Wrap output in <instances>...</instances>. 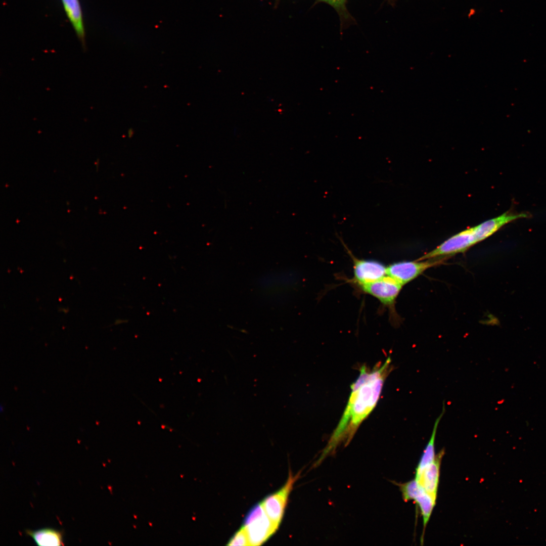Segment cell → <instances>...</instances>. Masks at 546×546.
Listing matches in <instances>:
<instances>
[{
    "label": "cell",
    "mask_w": 546,
    "mask_h": 546,
    "mask_svg": "<svg viewBox=\"0 0 546 546\" xmlns=\"http://www.w3.org/2000/svg\"><path fill=\"white\" fill-rule=\"evenodd\" d=\"M444 453L442 449L435 456L433 462L428 465L418 475L415 479L425 491L436 502L439 483L441 459Z\"/></svg>",
    "instance_id": "obj_8"
},
{
    "label": "cell",
    "mask_w": 546,
    "mask_h": 546,
    "mask_svg": "<svg viewBox=\"0 0 546 546\" xmlns=\"http://www.w3.org/2000/svg\"><path fill=\"white\" fill-rule=\"evenodd\" d=\"M445 406L443 401L442 412L435 420L431 437L424 450L423 453L421 456L420 462L416 468L415 475L419 474L424 468L433 462L435 459L436 456L435 454L434 448L435 436L438 424L445 413Z\"/></svg>",
    "instance_id": "obj_11"
},
{
    "label": "cell",
    "mask_w": 546,
    "mask_h": 546,
    "mask_svg": "<svg viewBox=\"0 0 546 546\" xmlns=\"http://www.w3.org/2000/svg\"><path fill=\"white\" fill-rule=\"evenodd\" d=\"M391 362L388 357L382 365L372 369L365 366L360 368L359 376L351 385L350 395L342 417L314 466L335 452L341 442H344L345 446L350 443L361 422L376 406L384 381L392 370Z\"/></svg>",
    "instance_id": "obj_1"
},
{
    "label": "cell",
    "mask_w": 546,
    "mask_h": 546,
    "mask_svg": "<svg viewBox=\"0 0 546 546\" xmlns=\"http://www.w3.org/2000/svg\"><path fill=\"white\" fill-rule=\"evenodd\" d=\"M4 407H3V405L1 404V406H0V411H1V412L2 413L4 411Z\"/></svg>",
    "instance_id": "obj_15"
},
{
    "label": "cell",
    "mask_w": 546,
    "mask_h": 546,
    "mask_svg": "<svg viewBox=\"0 0 546 546\" xmlns=\"http://www.w3.org/2000/svg\"><path fill=\"white\" fill-rule=\"evenodd\" d=\"M300 474V472L293 476L290 472L284 486L276 492L267 496L261 502L269 519L278 527L283 519L289 494Z\"/></svg>",
    "instance_id": "obj_4"
},
{
    "label": "cell",
    "mask_w": 546,
    "mask_h": 546,
    "mask_svg": "<svg viewBox=\"0 0 546 546\" xmlns=\"http://www.w3.org/2000/svg\"><path fill=\"white\" fill-rule=\"evenodd\" d=\"M354 280L360 286L378 281L387 275V267L372 260L353 258Z\"/></svg>",
    "instance_id": "obj_7"
},
{
    "label": "cell",
    "mask_w": 546,
    "mask_h": 546,
    "mask_svg": "<svg viewBox=\"0 0 546 546\" xmlns=\"http://www.w3.org/2000/svg\"><path fill=\"white\" fill-rule=\"evenodd\" d=\"M443 260L439 258L424 261L416 260L396 262L387 267V275L403 286L416 278L428 268L441 264Z\"/></svg>",
    "instance_id": "obj_5"
},
{
    "label": "cell",
    "mask_w": 546,
    "mask_h": 546,
    "mask_svg": "<svg viewBox=\"0 0 546 546\" xmlns=\"http://www.w3.org/2000/svg\"><path fill=\"white\" fill-rule=\"evenodd\" d=\"M26 533L31 536L38 545H63V533L53 528H45L33 531L26 530Z\"/></svg>",
    "instance_id": "obj_10"
},
{
    "label": "cell",
    "mask_w": 546,
    "mask_h": 546,
    "mask_svg": "<svg viewBox=\"0 0 546 546\" xmlns=\"http://www.w3.org/2000/svg\"><path fill=\"white\" fill-rule=\"evenodd\" d=\"M66 14L76 34L85 50V31L82 9L79 0H61Z\"/></svg>",
    "instance_id": "obj_9"
},
{
    "label": "cell",
    "mask_w": 546,
    "mask_h": 546,
    "mask_svg": "<svg viewBox=\"0 0 546 546\" xmlns=\"http://www.w3.org/2000/svg\"><path fill=\"white\" fill-rule=\"evenodd\" d=\"M228 545H250L247 533L243 527L237 531L230 538Z\"/></svg>",
    "instance_id": "obj_14"
},
{
    "label": "cell",
    "mask_w": 546,
    "mask_h": 546,
    "mask_svg": "<svg viewBox=\"0 0 546 546\" xmlns=\"http://www.w3.org/2000/svg\"><path fill=\"white\" fill-rule=\"evenodd\" d=\"M318 2L326 3L333 7L338 13L341 19L347 20L350 15L346 4L347 0H316Z\"/></svg>",
    "instance_id": "obj_13"
},
{
    "label": "cell",
    "mask_w": 546,
    "mask_h": 546,
    "mask_svg": "<svg viewBox=\"0 0 546 546\" xmlns=\"http://www.w3.org/2000/svg\"><path fill=\"white\" fill-rule=\"evenodd\" d=\"M412 500H414L417 505L418 506L420 509L421 515L423 518V529L424 532L425 527L429 522L433 508L436 504V502L433 500L431 497L420 485Z\"/></svg>",
    "instance_id": "obj_12"
},
{
    "label": "cell",
    "mask_w": 546,
    "mask_h": 546,
    "mask_svg": "<svg viewBox=\"0 0 546 546\" xmlns=\"http://www.w3.org/2000/svg\"><path fill=\"white\" fill-rule=\"evenodd\" d=\"M490 235L488 227L484 221L453 235L417 260L438 258L464 252Z\"/></svg>",
    "instance_id": "obj_2"
},
{
    "label": "cell",
    "mask_w": 546,
    "mask_h": 546,
    "mask_svg": "<svg viewBox=\"0 0 546 546\" xmlns=\"http://www.w3.org/2000/svg\"><path fill=\"white\" fill-rule=\"evenodd\" d=\"M242 527L245 529L250 545H259L265 542L279 527L266 514L261 503L254 506L247 514Z\"/></svg>",
    "instance_id": "obj_3"
},
{
    "label": "cell",
    "mask_w": 546,
    "mask_h": 546,
    "mask_svg": "<svg viewBox=\"0 0 546 546\" xmlns=\"http://www.w3.org/2000/svg\"><path fill=\"white\" fill-rule=\"evenodd\" d=\"M363 292L378 299L384 305L391 307L402 285L389 276L360 286Z\"/></svg>",
    "instance_id": "obj_6"
}]
</instances>
